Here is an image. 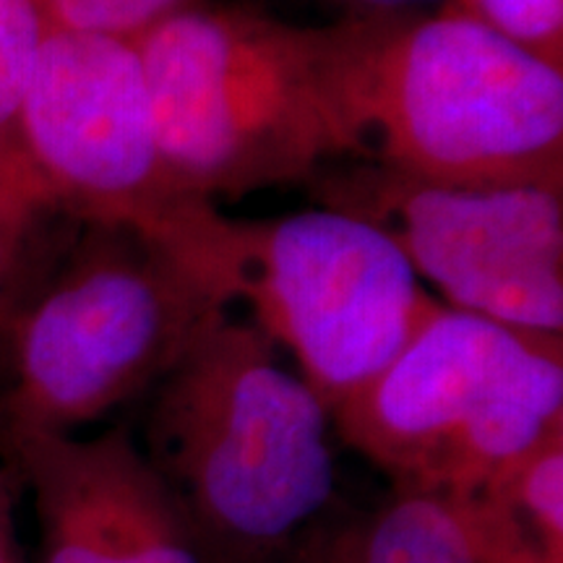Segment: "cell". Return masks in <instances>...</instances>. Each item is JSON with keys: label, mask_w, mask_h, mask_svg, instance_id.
I'll return each instance as SVG.
<instances>
[{"label": "cell", "mask_w": 563, "mask_h": 563, "mask_svg": "<svg viewBox=\"0 0 563 563\" xmlns=\"http://www.w3.org/2000/svg\"><path fill=\"white\" fill-rule=\"evenodd\" d=\"M150 394L141 452L201 563H279L336 504L332 415L251 319L211 313Z\"/></svg>", "instance_id": "6da1fadb"}, {"label": "cell", "mask_w": 563, "mask_h": 563, "mask_svg": "<svg viewBox=\"0 0 563 563\" xmlns=\"http://www.w3.org/2000/svg\"><path fill=\"white\" fill-rule=\"evenodd\" d=\"M159 144L188 191L222 201L363 159L340 26L196 0L136 40Z\"/></svg>", "instance_id": "7a4b0ae2"}, {"label": "cell", "mask_w": 563, "mask_h": 563, "mask_svg": "<svg viewBox=\"0 0 563 563\" xmlns=\"http://www.w3.org/2000/svg\"><path fill=\"white\" fill-rule=\"evenodd\" d=\"M334 24L363 159L454 186L563 191V68L452 0Z\"/></svg>", "instance_id": "3957f363"}, {"label": "cell", "mask_w": 563, "mask_h": 563, "mask_svg": "<svg viewBox=\"0 0 563 563\" xmlns=\"http://www.w3.org/2000/svg\"><path fill=\"white\" fill-rule=\"evenodd\" d=\"M222 308L209 282L141 232L76 222L0 316V446L74 435L150 394Z\"/></svg>", "instance_id": "277c9868"}, {"label": "cell", "mask_w": 563, "mask_h": 563, "mask_svg": "<svg viewBox=\"0 0 563 563\" xmlns=\"http://www.w3.org/2000/svg\"><path fill=\"white\" fill-rule=\"evenodd\" d=\"M332 426L391 488L454 501L563 431V336L441 302Z\"/></svg>", "instance_id": "5b68a950"}, {"label": "cell", "mask_w": 563, "mask_h": 563, "mask_svg": "<svg viewBox=\"0 0 563 563\" xmlns=\"http://www.w3.org/2000/svg\"><path fill=\"white\" fill-rule=\"evenodd\" d=\"M13 146L58 214L141 232L230 302L232 217L173 173L136 42L47 30L21 91Z\"/></svg>", "instance_id": "8992f818"}, {"label": "cell", "mask_w": 563, "mask_h": 563, "mask_svg": "<svg viewBox=\"0 0 563 563\" xmlns=\"http://www.w3.org/2000/svg\"><path fill=\"white\" fill-rule=\"evenodd\" d=\"M228 295L285 347L329 415L441 306L384 232L327 207L230 222Z\"/></svg>", "instance_id": "52a82bcc"}, {"label": "cell", "mask_w": 563, "mask_h": 563, "mask_svg": "<svg viewBox=\"0 0 563 563\" xmlns=\"http://www.w3.org/2000/svg\"><path fill=\"white\" fill-rule=\"evenodd\" d=\"M302 188L384 232L446 308L563 336V191L454 186L373 159L334 162Z\"/></svg>", "instance_id": "ba28073f"}, {"label": "cell", "mask_w": 563, "mask_h": 563, "mask_svg": "<svg viewBox=\"0 0 563 563\" xmlns=\"http://www.w3.org/2000/svg\"><path fill=\"white\" fill-rule=\"evenodd\" d=\"M0 456L37 514V563H201L170 490L125 428L24 435Z\"/></svg>", "instance_id": "9c48e42d"}, {"label": "cell", "mask_w": 563, "mask_h": 563, "mask_svg": "<svg viewBox=\"0 0 563 563\" xmlns=\"http://www.w3.org/2000/svg\"><path fill=\"white\" fill-rule=\"evenodd\" d=\"M443 504L473 563H563V431Z\"/></svg>", "instance_id": "30bf717a"}, {"label": "cell", "mask_w": 563, "mask_h": 563, "mask_svg": "<svg viewBox=\"0 0 563 563\" xmlns=\"http://www.w3.org/2000/svg\"><path fill=\"white\" fill-rule=\"evenodd\" d=\"M279 563H473L441 498L391 488L371 509L332 506L308 525Z\"/></svg>", "instance_id": "8fae6325"}, {"label": "cell", "mask_w": 563, "mask_h": 563, "mask_svg": "<svg viewBox=\"0 0 563 563\" xmlns=\"http://www.w3.org/2000/svg\"><path fill=\"white\" fill-rule=\"evenodd\" d=\"M53 214L58 211L34 183L16 146L0 154V316L30 272L32 243Z\"/></svg>", "instance_id": "7c38bea8"}, {"label": "cell", "mask_w": 563, "mask_h": 563, "mask_svg": "<svg viewBox=\"0 0 563 563\" xmlns=\"http://www.w3.org/2000/svg\"><path fill=\"white\" fill-rule=\"evenodd\" d=\"M196 0H37L47 30L133 40Z\"/></svg>", "instance_id": "4fadbf2b"}, {"label": "cell", "mask_w": 563, "mask_h": 563, "mask_svg": "<svg viewBox=\"0 0 563 563\" xmlns=\"http://www.w3.org/2000/svg\"><path fill=\"white\" fill-rule=\"evenodd\" d=\"M45 34L37 0H0V154L13 146V118Z\"/></svg>", "instance_id": "5bb4252c"}, {"label": "cell", "mask_w": 563, "mask_h": 563, "mask_svg": "<svg viewBox=\"0 0 563 563\" xmlns=\"http://www.w3.org/2000/svg\"><path fill=\"white\" fill-rule=\"evenodd\" d=\"M525 51L563 68V0H452Z\"/></svg>", "instance_id": "9a60e30c"}, {"label": "cell", "mask_w": 563, "mask_h": 563, "mask_svg": "<svg viewBox=\"0 0 563 563\" xmlns=\"http://www.w3.org/2000/svg\"><path fill=\"white\" fill-rule=\"evenodd\" d=\"M336 11L334 21H355V19H378V16H397V13L415 11H433L446 0H316Z\"/></svg>", "instance_id": "2e32d148"}, {"label": "cell", "mask_w": 563, "mask_h": 563, "mask_svg": "<svg viewBox=\"0 0 563 563\" xmlns=\"http://www.w3.org/2000/svg\"><path fill=\"white\" fill-rule=\"evenodd\" d=\"M16 481L9 464L0 456V563H26L21 551L16 517H13V498H16Z\"/></svg>", "instance_id": "e0dca14e"}]
</instances>
